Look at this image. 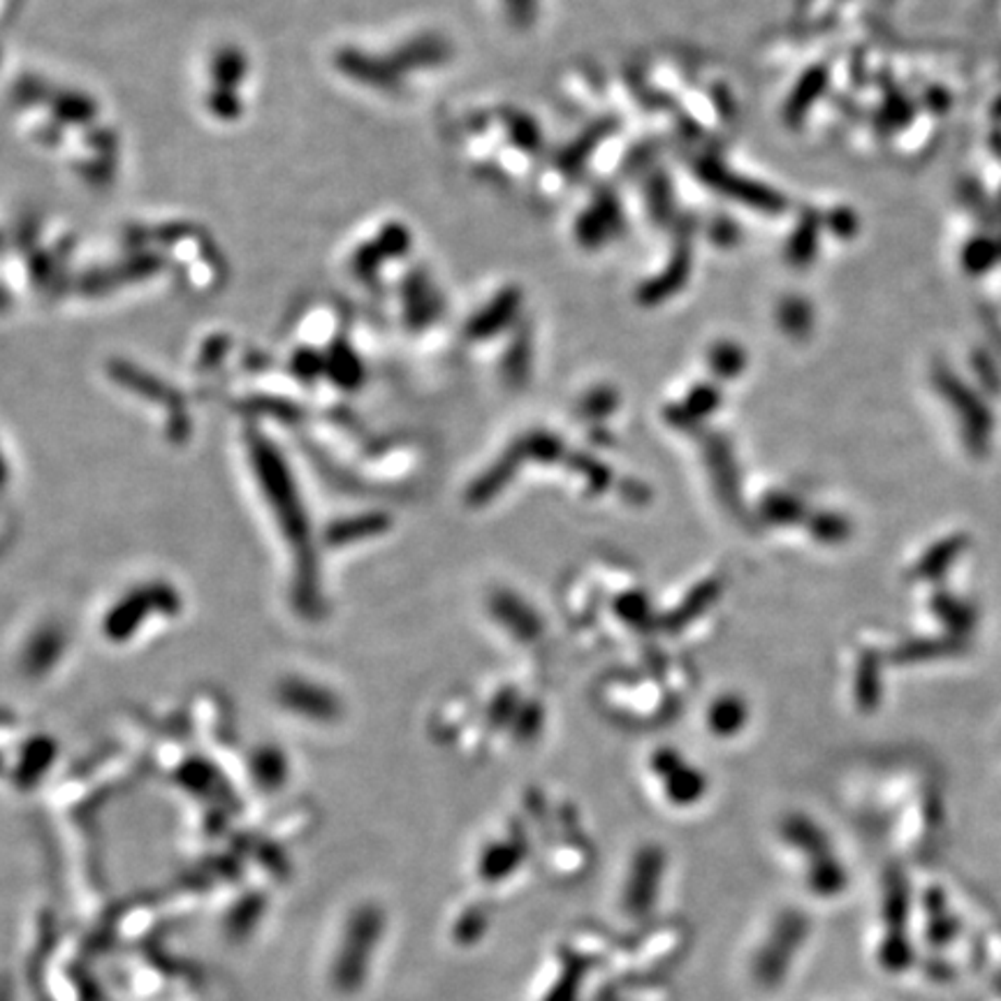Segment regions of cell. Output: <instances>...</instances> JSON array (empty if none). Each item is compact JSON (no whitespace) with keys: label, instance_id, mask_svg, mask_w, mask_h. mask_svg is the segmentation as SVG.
I'll use <instances>...</instances> for the list:
<instances>
[{"label":"cell","instance_id":"3957f363","mask_svg":"<svg viewBox=\"0 0 1001 1001\" xmlns=\"http://www.w3.org/2000/svg\"><path fill=\"white\" fill-rule=\"evenodd\" d=\"M664 777H668V791L677 802H693L703 793V777L689 770V767H682V763L675 765Z\"/></svg>","mask_w":1001,"mask_h":1001},{"label":"cell","instance_id":"6da1fadb","mask_svg":"<svg viewBox=\"0 0 1001 1001\" xmlns=\"http://www.w3.org/2000/svg\"><path fill=\"white\" fill-rule=\"evenodd\" d=\"M660 853L654 849L642 851L635 861L633 867V879L629 881V890H626V906L629 911H647V904L654 902L656 898V888L660 879Z\"/></svg>","mask_w":1001,"mask_h":1001},{"label":"cell","instance_id":"277c9868","mask_svg":"<svg viewBox=\"0 0 1001 1001\" xmlns=\"http://www.w3.org/2000/svg\"><path fill=\"white\" fill-rule=\"evenodd\" d=\"M709 721L714 730L724 732V736H730V732H736L744 721V705L736 699H724L712 707Z\"/></svg>","mask_w":1001,"mask_h":1001},{"label":"cell","instance_id":"7a4b0ae2","mask_svg":"<svg viewBox=\"0 0 1001 1001\" xmlns=\"http://www.w3.org/2000/svg\"><path fill=\"white\" fill-rule=\"evenodd\" d=\"M492 607L494 615L504 621L517 638L529 640L541 633L539 619H535L529 607H524L520 601H515L510 596H496Z\"/></svg>","mask_w":1001,"mask_h":1001}]
</instances>
